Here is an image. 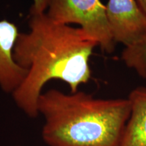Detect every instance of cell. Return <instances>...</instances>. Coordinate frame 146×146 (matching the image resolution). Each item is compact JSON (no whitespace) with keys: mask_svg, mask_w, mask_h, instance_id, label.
I'll return each instance as SVG.
<instances>
[{"mask_svg":"<svg viewBox=\"0 0 146 146\" xmlns=\"http://www.w3.org/2000/svg\"><path fill=\"white\" fill-rule=\"evenodd\" d=\"M30 16V31L19 34L13 50L15 62L28 72L12 96L18 106L35 118L41 90L49 81L65 82L71 93L89 81V58L99 44L81 27L56 23L46 13Z\"/></svg>","mask_w":146,"mask_h":146,"instance_id":"6da1fadb","label":"cell"},{"mask_svg":"<svg viewBox=\"0 0 146 146\" xmlns=\"http://www.w3.org/2000/svg\"><path fill=\"white\" fill-rule=\"evenodd\" d=\"M136 1L144 13L146 14V0H136Z\"/></svg>","mask_w":146,"mask_h":146,"instance_id":"9c48e42d","label":"cell"},{"mask_svg":"<svg viewBox=\"0 0 146 146\" xmlns=\"http://www.w3.org/2000/svg\"><path fill=\"white\" fill-rule=\"evenodd\" d=\"M128 99L130 116L117 146H146V88L135 89Z\"/></svg>","mask_w":146,"mask_h":146,"instance_id":"8992f818","label":"cell"},{"mask_svg":"<svg viewBox=\"0 0 146 146\" xmlns=\"http://www.w3.org/2000/svg\"><path fill=\"white\" fill-rule=\"evenodd\" d=\"M37 108L49 146H117L131 114L129 99H96L82 91L41 94Z\"/></svg>","mask_w":146,"mask_h":146,"instance_id":"7a4b0ae2","label":"cell"},{"mask_svg":"<svg viewBox=\"0 0 146 146\" xmlns=\"http://www.w3.org/2000/svg\"><path fill=\"white\" fill-rule=\"evenodd\" d=\"M47 16L56 23H75L98 42L102 50L114 51L115 42L108 23L106 6L100 0H50Z\"/></svg>","mask_w":146,"mask_h":146,"instance_id":"3957f363","label":"cell"},{"mask_svg":"<svg viewBox=\"0 0 146 146\" xmlns=\"http://www.w3.org/2000/svg\"><path fill=\"white\" fill-rule=\"evenodd\" d=\"M106 12L115 43L126 47L146 37V14L136 0H109Z\"/></svg>","mask_w":146,"mask_h":146,"instance_id":"277c9868","label":"cell"},{"mask_svg":"<svg viewBox=\"0 0 146 146\" xmlns=\"http://www.w3.org/2000/svg\"><path fill=\"white\" fill-rule=\"evenodd\" d=\"M19 34L15 24L6 20L0 21V87L7 93H13L28 72L18 66L13 58Z\"/></svg>","mask_w":146,"mask_h":146,"instance_id":"5b68a950","label":"cell"},{"mask_svg":"<svg viewBox=\"0 0 146 146\" xmlns=\"http://www.w3.org/2000/svg\"><path fill=\"white\" fill-rule=\"evenodd\" d=\"M50 0H33V4L30 10V14H39L45 13L48 8Z\"/></svg>","mask_w":146,"mask_h":146,"instance_id":"ba28073f","label":"cell"},{"mask_svg":"<svg viewBox=\"0 0 146 146\" xmlns=\"http://www.w3.org/2000/svg\"><path fill=\"white\" fill-rule=\"evenodd\" d=\"M122 59L128 67L135 70L141 77L146 78V37L126 47L122 53Z\"/></svg>","mask_w":146,"mask_h":146,"instance_id":"52a82bcc","label":"cell"}]
</instances>
